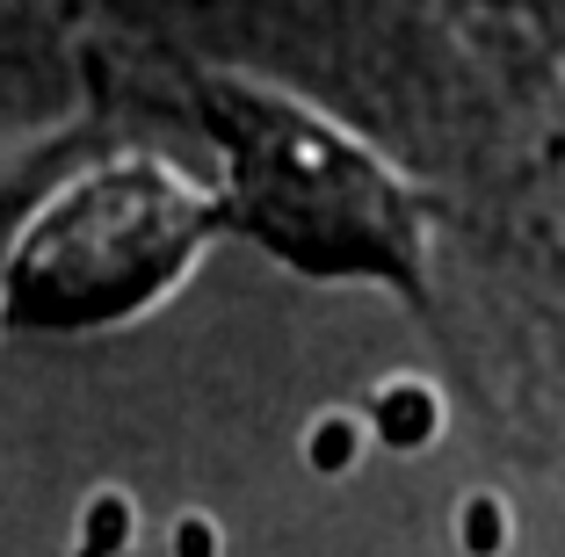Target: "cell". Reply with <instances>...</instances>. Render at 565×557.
<instances>
[{"instance_id":"obj_1","label":"cell","mask_w":565,"mask_h":557,"mask_svg":"<svg viewBox=\"0 0 565 557\" xmlns=\"http://www.w3.org/2000/svg\"><path fill=\"white\" fill-rule=\"evenodd\" d=\"M211 225L182 174L167 167H109L36 211L8 261V304L22 319H102L152 297L196 232Z\"/></svg>"},{"instance_id":"obj_2","label":"cell","mask_w":565,"mask_h":557,"mask_svg":"<svg viewBox=\"0 0 565 557\" xmlns=\"http://www.w3.org/2000/svg\"><path fill=\"white\" fill-rule=\"evenodd\" d=\"M377 435L399 449H420L435 435V398L420 392V384H392V392L377 398Z\"/></svg>"},{"instance_id":"obj_3","label":"cell","mask_w":565,"mask_h":557,"mask_svg":"<svg viewBox=\"0 0 565 557\" xmlns=\"http://www.w3.org/2000/svg\"><path fill=\"white\" fill-rule=\"evenodd\" d=\"M457 528H465V550L471 557H500V550H508V536H515V514L500 507L493 492H471L465 507H457Z\"/></svg>"},{"instance_id":"obj_4","label":"cell","mask_w":565,"mask_h":557,"mask_svg":"<svg viewBox=\"0 0 565 557\" xmlns=\"http://www.w3.org/2000/svg\"><path fill=\"white\" fill-rule=\"evenodd\" d=\"M363 442H370V427L355 420V413H327V420L312 427V471H355V457H363Z\"/></svg>"},{"instance_id":"obj_5","label":"cell","mask_w":565,"mask_h":557,"mask_svg":"<svg viewBox=\"0 0 565 557\" xmlns=\"http://www.w3.org/2000/svg\"><path fill=\"white\" fill-rule=\"evenodd\" d=\"M124 536H131V500L109 485L95 507H87V550L81 557H124V550H131Z\"/></svg>"},{"instance_id":"obj_6","label":"cell","mask_w":565,"mask_h":557,"mask_svg":"<svg viewBox=\"0 0 565 557\" xmlns=\"http://www.w3.org/2000/svg\"><path fill=\"white\" fill-rule=\"evenodd\" d=\"M22 189H0V297H8V261H15V239H22Z\"/></svg>"},{"instance_id":"obj_7","label":"cell","mask_w":565,"mask_h":557,"mask_svg":"<svg viewBox=\"0 0 565 557\" xmlns=\"http://www.w3.org/2000/svg\"><path fill=\"white\" fill-rule=\"evenodd\" d=\"M217 543H211V522L203 514H182V557H211Z\"/></svg>"}]
</instances>
